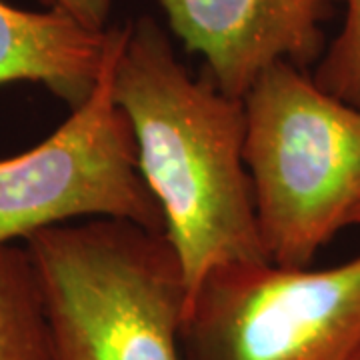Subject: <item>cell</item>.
I'll return each mask as SVG.
<instances>
[{"instance_id": "1", "label": "cell", "mask_w": 360, "mask_h": 360, "mask_svg": "<svg viewBox=\"0 0 360 360\" xmlns=\"http://www.w3.org/2000/svg\"><path fill=\"white\" fill-rule=\"evenodd\" d=\"M112 89L180 260L186 300L217 266L269 260L245 165L243 98L206 75L193 78L148 14L124 25Z\"/></svg>"}, {"instance_id": "2", "label": "cell", "mask_w": 360, "mask_h": 360, "mask_svg": "<svg viewBox=\"0 0 360 360\" xmlns=\"http://www.w3.org/2000/svg\"><path fill=\"white\" fill-rule=\"evenodd\" d=\"M22 243L39 276L52 360H182L186 286L165 232L92 219Z\"/></svg>"}, {"instance_id": "3", "label": "cell", "mask_w": 360, "mask_h": 360, "mask_svg": "<svg viewBox=\"0 0 360 360\" xmlns=\"http://www.w3.org/2000/svg\"><path fill=\"white\" fill-rule=\"evenodd\" d=\"M245 165L272 264L307 269L360 206V110L292 63H274L245 96Z\"/></svg>"}, {"instance_id": "4", "label": "cell", "mask_w": 360, "mask_h": 360, "mask_svg": "<svg viewBox=\"0 0 360 360\" xmlns=\"http://www.w3.org/2000/svg\"><path fill=\"white\" fill-rule=\"evenodd\" d=\"M182 360H359L360 255L333 269H212L184 304Z\"/></svg>"}, {"instance_id": "5", "label": "cell", "mask_w": 360, "mask_h": 360, "mask_svg": "<svg viewBox=\"0 0 360 360\" xmlns=\"http://www.w3.org/2000/svg\"><path fill=\"white\" fill-rule=\"evenodd\" d=\"M124 26L89 98L22 155L0 160V245L75 219H115L165 232V217L139 170L136 142L112 89Z\"/></svg>"}, {"instance_id": "6", "label": "cell", "mask_w": 360, "mask_h": 360, "mask_svg": "<svg viewBox=\"0 0 360 360\" xmlns=\"http://www.w3.org/2000/svg\"><path fill=\"white\" fill-rule=\"evenodd\" d=\"M184 51L222 92L243 98L274 63L309 68L326 49L330 0H158Z\"/></svg>"}, {"instance_id": "7", "label": "cell", "mask_w": 360, "mask_h": 360, "mask_svg": "<svg viewBox=\"0 0 360 360\" xmlns=\"http://www.w3.org/2000/svg\"><path fill=\"white\" fill-rule=\"evenodd\" d=\"M116 26L90 28L58 8L25 11L0 0V86L42 84L70 108L94 89Z\"/></svg>"}, {"instance_id": "8", "label": "cell", "mask_w": 360, "mask_h": 360, "mask_svg": "<svg viewBox=\"0 0 360 360\" xmlns=\"http://www.w3.org/2000/svg\"><path fill=\"white\" fill-rule=\"evenodd\" d=\"M0 360H52L44 300L25 243L0 245Z\"/></svg>"}, {"instance_id": "9", "label": "cell", "mask_w": 360, "mask_h": 360, "mask_svg": "<svg viewBox=\"0 0 360 360\" xmlns=\"http://www.w3.org/2000/svg\"><path fill=\"white\" fill-rule=\"evenodd\" d=\"M345 6L335 40L316 60L312 78L322 90L360 110V0H330Z\"/></svg>"}, {"instance_id": "10", "label": "cell", "mask_w": 360, "mask_h": 360, "mask_svg": "<svg viewBox=\"0 0 360 360\" xmlns=\"http://www.w3.org/2000/svg\"><path fill=\"white\" fill-rule=\"evenodd\" d=\"M44 8H58L90 28H108L112 0H39Z\"/></svg>"}, {"instance_id": "11", "label": "cell", "mask_w": 360, "mask_h": 360, "mask_svg": "<svg viewBox=\"0 0 360 360\" xmlns=\"http://www.w3.org/2000/svg\"><path fill=\"white\" fill-rule=\"evenodd\" d=\"M352 224H360V206H359V208H356L354 217H352Z\"/></svg>"}, {"instance_id": "12", "label": "cell", "mask_w": 360, "mask_h": 360, "mask_svg": "<svg viewBox=\"0 0 360 360\" xmlns=\"http://www.w3.org/2000/svg\"><path fill=\"white\" fill-rule=\"evenodd\" d=\"M359 360H360V359H359Z\"/></svg>"}]
</instances>
